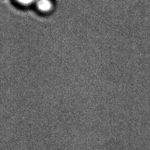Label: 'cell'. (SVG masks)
I'll use <instances>...</instances> for the list:
<instances>
[{
    "label": "cell",
    "instance_id": "cell-2",
    "mask_svg": "<svg viewBox=\"0 0 150 150\" xmlns=\"http://www.w3.org/2000/svg\"><path fill=\"white\" fill-rule=\"evenodd\" d=\"M19 3L21 4L24 5H27L32 4L35 0H16Z\"/></svg>",
    "mask_w": 150,
    "mask_h": 150
},
{
    "label": "cell",
    "instance_id": "cell-1",
    "mask_svg": "<svg viewBox=\"0 0 150 150\" xmlns=\"http://www.w3.org/2000/svg\"><path fill=\"white\" fill-rule=\"evenodd\" d=\"M36 6L40 11L47 12L52 9V4L50 0H38L36 1Z\"/></svg>",
    "mask_w": 150,
    "mask_h": 150
}]
</instances>
